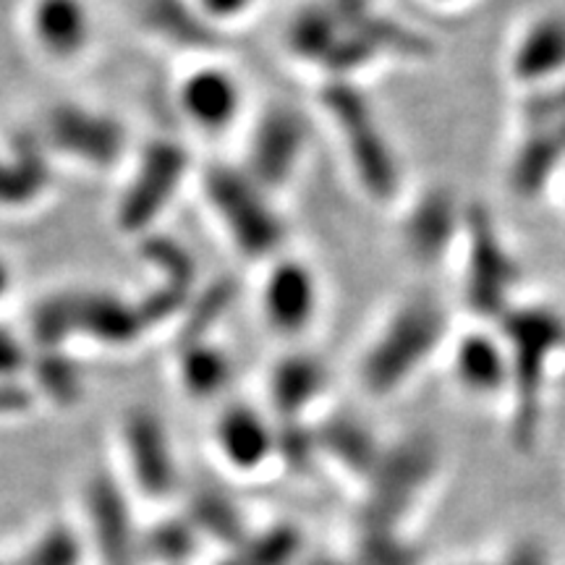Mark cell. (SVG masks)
Listing matches in <instances>:
<instances>
[{"mask_svg":"<svg viewBox=\"0 0 565 565\" xmlns=\"http://www.w3.org/2000/svg\"><path fill=\"white\" fill-rule=\"evenodd\" d=\"M200 547L202 536L186 515H168L141 534V553L158 565H189Z\"/></svg>","mask_w":565,"mask_h":565,"instance_id":"22","label":"cell"},{"mask_svg":"<svg viewBox=\"0 0 565 565\" xmlns=\"http://www.w3.org/2000/svg\"><path fill=\"white\" fill-rule=\"evenodd\" d=\"M508 565H542V555L534 547H524Z\"/></svg>","mask_w":565,"mask_h":565,"instance_id":"36","label":"cell"},{"mask_svg":"<svg viewBox=\"0 0 565 565\" xmlns=\"http://www.w3.org/2000/svg\"><path fill=\"white\" fill-rule=\"evenodd\" d=\"M194 3L210 21H223V19L242 17L254 0H194Z\"/></svg>","mask_w":565,"mask_h":565,"instance_id":"35","label":"cell"},{"mask_svg":"<svg viewBox=\"0 0 565 565\" xmlns=\"http://www.w3.org/2000/svg\"><path fill=\"white\" fill-rule=\"evenodd\" d=\"M437 3H454V0H437Z\"/></svg>","mask_w":565,"mask_h":565,"instance_id":"41","label":"cell"},{"mask_svg":"<svg viewBox=\"0 0 565 565\" xmlns=\"http://www.w3.org/2000/svg\"><path fill=\"white\" fill-rule=\"evenodd\" d=\"M186 150L175 141L158 139L141 152L139 168L118 204V223L124 231L147 228L162 207L171 202L179 183L186 173Z\"/></svg>","mask_w":565,"mask_h":565,"instance_id":"4","label":"cell"},{"mask_svg":"<svg viewBox=\"0 0 565 565\" xmlns=\"http://www.w3.org/2000/svg\"><path fill=\"white\" fill-rule=\"evenodd\" d=\"M565 68V19H540L526 30L513 53V74L521 82L536 84Z\"/></svg>","mask_w":565,"mask_h":565,"instance_id":"16","label":"cell"},{"mask_svg":"<svg viewBox=\"0 0 565 565\" xmlns=\"http://www.w3.org/2000/svg\"><path fill=\"white\" fill-rule=\"evenodd\" d=\"M32 30L55 58H74L89 42V11L84 0H34Z\"/></svg>","mask_w":565,"mask_h":565,"instance_id":"15","label":"cell"},{"mask_svg":"<svg viewBox=\"0 0 565 565\" xmlns=\"http://www.w3.org/2000/svg\"><path fill=\"white\" fill-rule=\"evenodd\" d=\"M265 315L280 333H299L312 322L317 312V280L307 265L288 263L275 265L265 282Z\"/></svg>","mask_w":565,"mask_h":565,"instance_id":"12","label":"cell"},{"mask_svg":"<svg viewBox=\"0 0 565 565\" xmlns=\"http://www.w3.org/2000/svg\"><path fill=\"white\" fill-rule=\"evenodd\" d=\"M317 433H309L299 419H280L275 424V454L291 469H303L315 458Z\"/></svg>","mask_w":565,"mask_h":565,"instance_id":"31","label":"cell"},{"mask_svg":"<svg viewBox=\"0 0 565 565\" xmlns=\"http://www.w3.org/2000/svg\"><path fill=\"white\" fill-rule=\"evenodd\" d=\"M324 108L341 124L345 145H349V152L356 162V171L362 175L364 186L374 194L385 196L393 186V162L387 141L374 126L370 105L349 84H333L324 92Z\"/></svg>","mask_w":565,"mask_h":565,"instance_id":"3","label":"cell"},{"mask_svg":"<svg viewBox=\"0 0 565 565\" xmlns=\"http://www.w3.org/2000/svg\"><path fill=\"white\" fill-rule=\"evenodd\" d=\"M324 370L315 356L294 353L273 370L270 395L280 419H299V414L320 395Z\"/></svg>","mask_w":565,"mask_h":565,"instance_id":"19","label":"cell"},{"mask_svg":"<svg viewBox=\"0 0 565 565\" xmlns=\"http://www.w3.org/2000/svg\"><path fill=\"white\" fill-rule=\"evenodd\" d=\"M0 565H13V561H0Z\"/></svg>","mask_w":565,"mask_h":565,"instance_id":"40","label":"cell"},{"mask_svg":"<svg viewBox=\"0 0 565 565\" xmlns=\"http://www.w3.org/2000/svg\"><path fill=\"white\" fill-rule=\"evenodd\" d=\"M42 139L53 150L97 168L113 166L126 147V131L116 118L79 105H55L42 126Z\"/></svg>","mask_w":565,"mask_h":565,"instance_id":"6","label":"cell"},{"mask_svg":"<svg viewBox=\"0 0 565 565\" xmlns=\"http://www.w3.org/2000/svg\"><path fill=\"white\" fill-rule=\"evenodd\" d=\"M204 192L244 254L265 257L278 249L282 225L252 175L228 166H215L204 179Z\"/></svg>","mask_w":565,"mask_h":565,"instance_id":"1","label":"cell"},{"mask_svg":"<svg viewBox=\"0 0 565 565\" xmlns=\"http://www.w3.org/2000/svg\"><path fill=\"white\" fill-rule=\"evenodd\" d=\"M312 565H356V563H343V561H317Z\"/></svg>","mask_w":565,"mask_h":565,"instance_id":"38","label":"cell"},{"mask_svg":"<svg viewBox=\"0 0 565 565\" xmlns=\"http://www.w3.org/2000/svg\"><path fill=\"white\" fill-rule=\"evenodd\" d=\"M53 171L42 134L21 129L0 154V207H24L51 186Z\"/></svg>","mask_w":565,"mask_h":565,"instance_id":"8","label":"cell"},{"mask_svg":"<svg viewBox=\"0 0 565 565\" xmlns=\"http://www.w3.org/2000/svg\"><path fill=\"white\" fill-rule=\"evenodd\" d=\"M32 374L38 380V387L45 398H51L55 406H74L84 395V377L71 359L61 349H45L40 356H34Z\"/></svg>","mask_w":565,"mask_h":565,"instance_id":"26","label":"cell"},{"mask_svg":"<svg viewBox=\"0 0 565 565\" xmlns=\"http://www.w3.org/2000/svg\"><path fill=\"white\" fill-rule=\"evenodd\" d=\"M141 257L160 273L162 286H171L179 288V291L192 294L194 259L179 242L166 236L147 238L145 246H141Z\"/></svg>","mask_w":565,"mask_h":565,"instance_id":"28","label":"cell"},{"mask_svg":"<svg viewBox=\"0 0 565 565\" xmlns=\"http://www.w3.org/2000/svg\"><path fill=\"white\" fill-rule=\"evenodd\" d=\"M124 448L137 490L152 500L171 498L179 487V461L160 416L150 408H134L126 414Z\"/></svg>","mask_w":565,"mask_h":565,"instance_id":"5","label":"cell"},{"mask_svg":"<svg viewBox=\"0 0 565 565\" xmlns=\"http://www.w3.org/2000/svg\"><path fill=\"white\" fill-rule=\"evenodd\" d=\"M9 282H11V270H9V265H6L3 259H0V296L6 294Z\"/></svg>","mask_w":565,"mask_h":565,"instance_id":"37","label":"cell"},{"mask_svg":"<svg viewBox=\"0 0 565 565\" xmlns=\"http://www.w3.org/2000/svg\"><path fill=\"white\" fill-rule=\"evenodd\" d=\"M145 21L183 47H210L217 40L210 19L189 0H145Z\"/></svg>","mask_w":565,"mask_h":565,"instance_id":"20","label":"cell"},{"mask_svg":"<svg viewBox=\"0 0 565 565\" xmlns=\"http://www.w3.org/2000/svg\"><path fill=\"white\" fill-rule=\"evenodd\" d=\"M231 301V288L228 286H215L212 291H207L202 296L200 301L194 303V309L189 315V322H186V335H192L194 341H200L202 333L207 328H212L217 320H221V315L225 312V307H228Z\"/></svg>","mask_w":565,"mask_h":565,"instance_id":"32","label":"cell"},{"mask_svg":"<svg viewBox=\"0 0 565 565\" xmlns=\"http://www.w3.org/2000/svg\"><path fill=\"white\" fill-rule=\"evenodd\" d=\"M303 550V536L294 524H273L246 536L233 553L238 565H294Z\"/></svg>","mask_w":565,"mask_h":565,"instance_id":"27","label":"cell"},{"mask_svg":"<svg viewBox=\"0 0 565 565\" xmlns=\"http://www.w3.org/2000/svg\"><path fill=\"white\" fill-rule=\"evenodd\" d=\"M74 333H84L108 345H126L145 333L147 322L137 303L105 291L71 294Z\"/></svg>","mask_w":565,"mask_h":565,"instance_id":"11","label":"cell"},{"mask_svg":"<svg viewBox=\"0 0 565 565\" xmlns=\"http://www.w3.org/2000/svg\"><path fill=\"white\" fill-rule=\"evenodd\" d=\"M84 536L68 521H53L24 547L13 565H84Z\"/></svg>","mask_w":565,"mask_h":565,"instance_id":"25","label":"cell"},{"mask_svg":"<svg viewBox=\"0 0 565 565\" xmlns=\"http://www.w3.org/2000/svg\"><path fill=\"white\" fill-rule=\"evenodd\" d=\"M429 458L419 445L401 450V454L380 458L372 475V500L366 505V526H387L401 511H406L408 498L419 490L429 475Z\"/></svg>","mask_w":565,"mask_h":565,"instance_id":"9","label":"cell"},{"mask_svg":"<svg viewBox=\"0 0 565 565\" xmlns=\"http://www.w3.org/2000/svg\"><path fill=\"white\" fill-rule=\"evenodd\" d=\"M26 364H30V356L19 338L11 330L0 328V380H13Z\"/></svg>","mask_w":565,"mask_h":565,"instance_id":"33","label":"cell"},{"mask_svg":"<svg viewBox=\"0 0 565 565\" xmlns=\"http://www.w3.org/2000/svg\"><path fill=\"white\" fill-rule=\"evenodd\" d=\"M74 335V317H71V294H55L38 303L32 315V338L45 349H61Z\"/></svg>","mask_w":565,"mask_h":565,"instance_id":"29","label":"cell"},{"mask_svg":"<svg viewBox=\"0 0 565 565\" xmlns=\"http://www.w3.org/2000/svg\"><path fill=\"white\" fill-rule=\"evenodd\" d=\"M215 565H238V561H236V557H225V561H221V563H215Z\"/></svg>","mask_w":565,"mask_h":565,"instance_id":"39","label":"cell"},{"mask_svg":"<svg viewBox=\"0 0 565 565\" xmlns=\"http://www.w3.org/2000/svg\"><path fill=\"white\" fill-rule=\"evenodd\" d=\"M317 448H322L324 454L333 456L343 469L364 477H372L380 458H383V454H380L377 445L372 440V435L366 433L362 424L343 419V416L328 422L320 433H317Z\"/></svg>","mask_w":565,"mask_h":565,"instance_id":"21","label":"cell"},{"mask_svg":"<svg viewBox=\"0 0 565 565\" xmlns=\"http://www.w3.org/2000/svg\"><path fill=\"white\" fill-rule=\"evenodd\" d=\"M231 359L215 345L192 341L181 356V383L194 398H212L231 383Z\"/></svg>","mask_w":565,"mask_h":565,"instance_id":"24","label":"cell"},{"mask_svg":"<svg viewBox=\"0 0 565 565\" xmlns=\"http://www.w3.org/2000/svg\"><path fill=\"white\" fill-rule=\"evenodd\" d=\"M238 105H242L238 84L221 68L194 71L181 87V108L200 129H225L236 118Z\"/></svg>","mask_w":565,"mask_h":565,"instance_id":"14","label":"cell"},{"mask_svg":"<svg viewBox=\"0 0 565 565\" xmlns=\"http://www.w3.org/2000/svg\"><path fill=\"white\" fill-rule=\"evenodd\" d=\"M338 38H341V24L330 6H307L296 13L288 26V45L303 61L324 63Z\"/></svg>","mask_w":565,"mask_h":565,"instance_id":"23","label":"cell"},{"mask_svg":"<svg viewBox=\"0 0 565 565\" xmlns=\"http://www.w3.org/2000/svg\"><path fill=\"white\" fill-rule=\"evenodd\" d=\"M356 565H416V553L387 526L366 529Z\"/></svg>","mask_w":565,"mask_h":565,"instance_id":"30","label":"cell"},{"mask_svg":"<svg viewBox=\"0 0 565 565\" xmlns=\"http://www.w3.org/2000/svg\"><path fill=\"white\" fill-rule=\"evenodd\" d=\"M32 404V393L13 380H0V414H21Z\"/></svg>","mask_w":565,"mask_h":565,"instance_id":"34","label":"cell"},{"mask_svg":"<svg viewBox=\"0 0 565 565\" xmlns=\"http://www.w3.org/2000/svg\"><path fill=\"white\" fill-rule=\"evenodd\" d=\"M183 515L192 521V526L200 532L202 542H215V545L231 550V555L236 553V550L246 542V536L252 534L249 529H246L242 508L233 503V498H228V494L217 490H196L192 494V500H189V508Z\"/></svg>","mask_w":565,"mask_h":565,"instance_id":"17","label":"cell"},{"mask_svg":"<svg viewBox=\"0 0 565 565\" xmlns=\"http://www.w3.org/2000/svg\"><path fill=\"white\" fill-rule=\"evenodd\" d=\"M84 513L92 547L105 565H134L141 553V534L129 494L108 471H97L84 487Z\"/></svg>","mask_w":565,"mask_h":565,"instance_id":"2","label":"cell"},{"mask_svg":"<svg viewBox=\"0 0 565 565\" xmlns=\"http://www.w3.org/2000/svg\"><path fill=\"white\" fill-rule=\"evenodd\" d=\"M215 437L225 463L238 471H257L275 456V424L249 406L225 408Z\"/></svg>","mask_w":565,"mask_h":565,"instance_id":"13","label":"cell"},{"mask_svg":"<svg viewBox=\"0 0 565 565\" xmlns=\"http://www.w3.org/2000/svg\"><path fill=\"white\" fill-rule=\"evenodd\" d=\"M303 150V121L288 108L265 113L252 139V179L278 186L291 175Z\"/></svg>","mask_w":565,"mask_h":565,"instance_id":"10","label":"cell"},{"mask_svg":"<svg viewBox=\"0 0 565 565\" xmlns=\"http://www.w3.org/2000/svg\"><path fill=\"white\" fill-rule=\"evenodd\" d=\"M440 333V320L435 309L414 303L401 317H395L391 328L385 330V338L374 345L370 359L364 364V380L374 393L393 391L401 380H406L404 349L414 345L416 351L427 353L433 345V338Z\"/></svg>","mask_w":565,"mask_h":565,"instance_id":"7","label":"cell"},{"mask_svg":"<svg viewBox=\"0 0 565 565\" xmlns=\"http://www.w3.org/2000/svg\"><path fill=\"white\" fill-rule=\"evenodd\" d=\"M456 374L469 391L492 395L511 380V359L503 349V341H492L490 335L471 333L458 343Z\"/></svg>","mask_w":565,"mask_h":565,"instance_id":"18","label":"cell"}]
</instances>
